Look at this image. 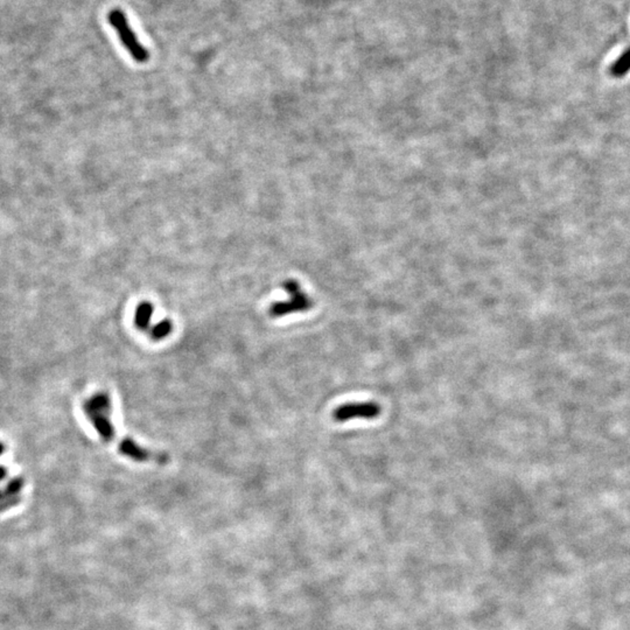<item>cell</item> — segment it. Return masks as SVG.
<instances>
[{
	"instance_id": "11",
	"label": "cell",
	"mask_w": 630,
	"mask_h": 630,
	"mask_svg": "<svg viewBox=\"0 0 630 630\" xmlns=\"http://www.w3.org/2000/svg\"><path fill=\"white\" fill-rule=\"evenodd\" d=\"M7 476V470L4 466H0V481H3Z\"/></svg>"
},
{
	"instance_id": "5",
	"label": "cell",
	"mask_w": 630,
	"mask_h": 630,
	"mask_svg": "<svg viewBox=\"0 0 630 630\" xmlns=\"http://www.w3.org/2000/svg\"><path fill=\"white\" fill-rule=\"evenodd\" d=\"M313 307V300L304 292H299L297 295H291V299L286 302H277L271 305L269 309V314L272 318H281L286 315L293 314L297 312H306Z\"/></svg>"
},
{
	"instance_id": "4",
	"label": "cell",
	"mask_w": 630,
	"mask_h": 630,
	"mask_svg": "<svg viewBox=\"0 0 630 630\" xmlns=\"http://www.w3.org/2000/svg\"><path fill=\"white\" fill-rule=\"evenodd\" d=\"M120 454L127 456L129 459L134 460L136 463H148V461H155L159 465H166L169 461V456L165 453L153 452L150 449H144L141 446L138 445L137 442L132 439H124L118 445Z\"/></svg>"
},
{
	"instance_id": "9",
	"label": "cell",
	"mask_w": 630,
	"mask_h": 630,
	"mask_svg": "<svg viewBox=\"0 0 630 630\" xmlns=\"http://www.w3.org/2000/svg\"><path fill=\"white\" fill-rule=\"evenodd\" d=\"M630 72V49H627L610 68V72L614 77H622Z\"/></svg>"
},
{
	"instance_id": "10",
	"label": "cell",
	"mask_w": 630,
	"mask_h": 630,
	"mask_svg": "<svg viewBox=\"0 0 630 630\" xmlns=\"http://www.w3.org/2000/svg\"><path fill=\"white\" fill-rule=\"evenodd\" d=\"M283 288H284L285 291L288 292L290 295H295L299 292H302L300 290V284H299L298 281H295V279H288V281H284V284H283Z\"/></svg>"
},
{
	"instance_id": "6",
	"label": "cell",
	"mask_w": 630,
	"mask_h": 630,
	"mask_svg": "<svg viewBox=\"0 0 630 630\" xmlns=\"http://www.w3.org/2000/svg\"><path fill=\"white\" fill-rule=\"evenodd\" d=\"M22 477H14L0 489V513L17 507L21 502L20 493L24 488Z\"/></svg>"
},
{
	"instance_id": "3",
	"label": "cell",
	"mask_w": 630,
	"mask_h": 630,
	"mask_svg": "<svg viewBox=\"0 0 630 630\" xmlns=\"http://www.w3.org/2000/svg\"><path fill=\"white\" fill-rule=\"evenodd\" d=\"M382 409L378 403L375 401H357V403H347L340 405L333 411V419L336 423H346L354 419H366L371 420L380 415Z\"/></svg>"
},
{
	"instance_id": "1",
	"label": "cell",
	"mask_w": 630,
	"mask_h": 630,
	"mask_svg": "<svg viewBox=\"0 0 630 630\" xmlns=\"http://www.w3.org/2000/svg\"><path fill=\"white\" fill-rule=\"evenodd\" d=\"M83 412L104 442H112L116 430L111 421L112 401L109 394L97 392L83 403Z\"/></svg>"
},
{
	"instance_id": "12",
	"label": "cell",
	"mask_w": 630,
	"mask_h": 630,
	"mask_svg": "<svg viewBox=\"0 0 630 630\" xmlns=\"http://www.w3.org/2000/svg\"><path fill=\"white\" fill-rule=\"evenodd\" d=\"M4 452H5V445H4L3 442H0V456H3Z\"/></svg>"
},
{
	"instance_id": "8",
	"label": "cell",
	"mask_w": 630,
	"mask_h": 630,
	"mask_svg": "<svg viewBox=\"0 0 630 630\" xmlns=\"http://www.w3.org/2000/svg\"><path fill=\"white\" fill-rule=\"evenodd\" d=\"M172 330H173V322L169 319H164L162 321L153 326L148 330V335L153 341H161L165 338H167L171 334Z\"/></svg>"
},
{
	"instance_id": "7",
	"label": "cell",
	"mask_w": 630,
	"mask_h": 630,
	"mask_svg": "<svg viewBox=\"0 0 630 630\" xmlns=\"http://www.w3.org/2000/svg\"><path fill=\"white\" fill-rule=\"evenodd\" d=\"M155 312L151 302H143L137 306L134 313V326L139 330H148L151 325L152 315Z\"/></svg>"
},
{
	"instance_id": "2",
	"label": "cell",
	"mask_w": 630,
	"mask_h": 630,
	"mask_svg": "<svg viewBox=\"0 0 630 630\" xmlns=\"http://www.w3.org/2000/svg\"><path fill=\"white\" fill-rule=\"evenodd\" d=\"M108 20L110 25L116 30L117 34L120 37V41L124 47L130 53L134 61L139 63H145L150 58V53L141 42L138 41L137 37L134 34V30L131 28L127 15L120 8L111 10L108 14Z\"/></svg>"
}]
</instances>
